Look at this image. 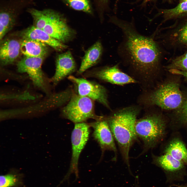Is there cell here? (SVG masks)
Returning <instances> with one entry per match:
<instances>
[{"label": "cell", "instance_id": "obj_5", "mask_svg": "<svg viewBox=\"0 0 187 187\" xmlns=\"http://www.w3.org/2000/svg\"><path fill=\"white\" fill-rule=\"evenodd\" d=\"M145 102L166 110L181 107L183 97L179 85L174 82H170L160 86L147 96Z\"/></svg>", "mask_w": 187, "mask_h": 187}, {"label": "cell", "instance_id": "obj_23", "mask_svg": "<svg viewBox=\"0 0 187 187\" xmlns=\"http://www.w3.org/2000/svg\"><path fill=\"white\" fill-rule=\"evenodd\" d=\"M174 39L180 44L187 46V23L178 28L173 35Z\"/></svg>", "mask_w": 187, "mask_h": 187}, {"label": "cell", "instance_id": "obj_22", "mask_svg": "<svg viewBox=\"0 0 187 187\" xmlns=\"http://www.w3.org/2000/svg\"><path fill=\"white\" fill-rule=\"evenodd\" d=\"M20 180L16 175L9 174L0 176V187H11L20 183Z\"/></svg>", "mask_w": 187, "mask_h": 187}, {"label": "cell", "instance_id": "obj_9", "mask_svg": "<svg viewBox=\"0 0 187 187\" xmlns=\"http://www.w3.org/2000/svg\"><path fill=\"white\" fill-rule=\"evenodd\" d=\"M43 30L63 43L72 40L76 34L75 30L68 25L64 17L54 10L49 21Z\"/></svg>", "mask_w": 187, "mask_h": 187}, {"label": "cell", "instance_id": "obj_20", "mask_svg": "<svg viewBox=\"0 0 187 187\" xmlns=\"http://www.w3.org/2000/svg\"><path fill=\"white\" fill-rule=\"evenodd\" d=\"M161 12L166 20L183 16L187 13V1L180 3L174 8L164 10Z\"/></svg>", "mask_w": 187, "mask_h": 187}, {"label": "cell", "instance_id": "obj_24", "mask_svg": "<svg viewBox=\"0 0 187 187\" xmlns=\"http://www.w3.org/2000/svg\"><path fill=\"white\" fill-rule=\"evenodd\" d=\"M181 107L179 114V118L182 122L187 125V98Z\"/></svg>", "mask_w": 187, "mask_h": 187}, {"label": "cell", "instance_id": "obj_21", "mask_svg": "<svg viewBox=\"0 0 187 187\" xmlns=\"http://www.w3.org/2000/svg\"><path fill=\"white\" fill-rule=\"evenodd\" d=\"M72 9L89 14L92 12L89 0H64Z\"/></svg>", "mask_w": 187, "mask_h": 187}, {"label": "cell", "instance_id": "obj_15", "mask_svg": "<svg viewBox=\"0 0 187 187\" xmlns=\"http://www.w3.org/2000/svg\"><path fill=\"white\" fill-rule=\"evenodd\" d=\"M21 41L9 39L2 41L0 47V60L2 65L12 63L21 52Z\"/></svg>", "mask_w": 187, "mask_h": 187}, {"label": "cell", "instance_id": "obj_18", "mask_svg": "<svg viewBox=\"0 0 187 187\" xmlns=\"http://www.w3.org/2000/svg\"><path fill=\"white\" fill-rule=\"evenodd\" d=\"M165 152L187 165V149L180 139L177 138L173 139L166 147Z\"/></svg>", "mask_w": 187, "mask_h": 187}, {"label": "cell", "instance_id": "obj_29", "mask_svg": "<svg viewBox=\"0 0 187 187\" xmlns=\"http://www.w3.org/2000/svg\"><path fill=\"white\" fill-rule=\"evenodd\" d=\"M152 0H143L144 2L145 3L146 2H147L149 1H151Z\"/></svg>", "mask_w": 187, "mask_h": 187}, {"label": "cell", "instance_id": "obj_3", "mask_svg": "<svg viewBox=\"0 0 187 187\" xmlns=\"http://www.w3.org/2000/svg\"><path fill=\"white\" fill-rule=\"evenodd\" d=\"M165 125L162 117L155 114H147L137 120L136 133L143 146L141 154L153 148L162 139L165 134Z\"/></svg>", "mask_w": 187, "mask_h": 187}, {"label": "cell", "instance_id": "obj_8", "mask_svg": "<svg viewBox=\"0 0 187 187\" xmlns=\"http://www.w3.org/2000/svg\"><path fill=\"white\" fill-rule=\"evenodd\" d=\"M153 163L164 172L166 183L183 181L186 173L185 164L167 153L160 156H153Z\"/></svg>", "mask_w": 187, "mask_h": 187}, {"label": "cell", "instance_id": "obj_7", "mask_svg": "<svg viewBox=\"0 0 187 187\" xmlns=\"http://www.w3.org/2000/svg\"><path fill=\"white\" fill-rule=\"evenodd\" d=\"M68 79L74 84L77 94L97 101L110 109L107 91L103 86L94 82L73 76H69Z\"/></svg>", "mask_w": 187, "mask_h": 187}, {"label": "cell", "instance_id": "obj_13", "mask_svg": "<svg viewBox=\"0 0 187 187\" xmlns=\"http://www.w3.org/2000/svg\"><path fill=\"white\" fill-rule=\"evenodd\" d=\"M56 64L55 72L51 79L54 85L74 72L76 68L75 62L70 50L58 55L56 58Z\"/></svg>", "mask_w": 187, "mask_h": 187}, {"label": "cell", "instance_id": "obj_27", "mask_svg": "<svg viewBox=\"0 0 187 187\" xmlns=\"http://www.w3.org/2000/svg\"><path fill=\"white\" fill-rule=\"evenodd\" d=\"M101 4L105 5L106 4L108 1V0H98Z\"/></svg>", "mask_w": 187, "mask_h": 187}, {"label": "cell", "instance_id": "obj_2", "mask_svg": "<svg viewBox=\"0 0 187 187\" xmlns=\"http://www.w3.org/2000/svg\"><path fill=\"white\" fill-rule=\"evenodd\" d=\"M139 112L136 107H128L114 112L106 118L123 160L129 168L130 150L137 137L135 125Z\"/></svg>", "mask_w": 187, "mask_h": 187}, {"label": "cell", "instance_id": "obj_16", "mask_svg": "<svg viewBox=\"0 0 187 187\" xmlns=\"http://www.w3.org/2000/svg\"><path fill=\"white\" fill-rule=\"evenodd\" d=\"M103 51L101 42L98 41L90 47L85 52L82 58L77 74H82L88 69L97 64L102 57Z\"/></svg>", "mask_w": 187, "mask_h": 187}, {"label": "cell", "instance_id": "obj_6", "mask_svg": "<svg viewBox=\"0 0 187 187\" xmlns=\"http://www.w3.org/2000/svg\"><path fill=\"white\" fill-rule=\"evenodd\" d=\"M90 127V124L85 122L75 123L71 137L72 154L70 165L60 184L68 179L72 173L75 174L76 179L79 178L78 160L89 138Z\"/></svg>", "mask_w": 187, "mask_h": 187}, {"label": "cell", "instance_id": "obj_25", "mask_svg": "<svg viewBox=\"0 0 187 187\" xmlns=\"http://www.w3.org/2000/svg\"><path fill=\"white\" fill-rule=\"evenodd\" d=\"M170 72L173 74L181 75L185 77L187 79V71L181 70L176 69H170Z\"/></svg>", "mask_w": 187, "mask_h": 187}, {"label": "cell", "instance_id": "obj_31", "mask_svg": "<svg viewBox=\"0 0 187 187\" xmlns=\"http://www.w3.org/2000/svg\"><path fill=\"white\" fill-rule=\"evenodd\" d=\"M185 15H187V13H186V14H185Z\"/></svg>", "mask_w": 187, "mask_h": 187}, {"label": "cell", "instance_id": "obj_19", "mask_svg": "<svg viewBox=\"0 0 187 187\" xmlns=\"http://www.w3.org/2000/svg\"><path fill=\"white\" fill-rule=\"evenodd\" d=\"M53 10L50 8L39 10L33 7H31L27 8L26 11L32 17L33 25L43 29L49 21Z\"/></svg>", "mask_w": 187, "mask_h": 187}, {"label": "cell", "instance_id": "obj_14", "mask_svg": "<svg viewBox=\"0 0 187 187\" xmlns=\"http://www.w3.org/2000/svg\"><path fill=\"white\" fill-rule=\"evenodd\" d=\"M21 36L22 39L34 40L44 43L58 51L66 49L68 46L53 38L44 30L31 26L22 31Z\"/></svg>", "mask_w": 187, "mask_h": 187}, {"label": "cell", "instance_id": "obj_12", "mask_svg": "<svg viewBox=\"0 0 187 187\" xmlns=\"http://www.w3.org/2000/svg\"><path fill=\"white\" fill-rule=\"evenodd\" d=\"M113 84L119 85L136 82L134 79L122 71L117 65L105 66L93 70L89 75Z\"/></svg>", "mask_w": 187, "mask_h": 187}, {"label": "cell", "instance_id": "obj_4", "mask_svg": "<svg viewBox=\"0 0 187 187\" xmlns=\"http://www.w3.org/2000/svg\"><path fill=\"white\" fill-rule=\"evenodd\" d=\"M93 100L74 92L62 110L63 116L75 123L85 122L89 119L96 121L103 118L95 113Z\"/></svg>", "mask_w": 187, "mask_h": 187}, {"label": "cell", "instance_id": "obj_17", "mask_svg": "<svg viewBox=\"0 0 187 187\" xmlns=\"http://www.w3.org/2000/svg\"><path fill=\"white\" fill-rule=\"evenodd\" d=\"M48 46L37 41L22 39L21 41V52L24 56L45 57L48 51Z\"/></svg>", "mask_w": 187, "mask_h": 187}, {"label": "cell", "instance_id": "obj_1", "mask_svg": "<svg viewBox=\"0 0 187 187\" xmlns=\"http://www.w3.org/2000/svg\"><path fill=\"white\" fill-rule=\"evenodd\" d=\"M111 21L123 32L124 39L120 50L125 59L136 71L148 77L160 60L157 44L152 38L139 33L131 23L115 16Z\"/></svg>", "mask_w": 187, "mask_h": 187}, {"label": "cell", "instance_id": "obj_10", "mask_svg": "<svg viewBox=\"0 0 187 187\" xmlns=\"http://www.w3.org/2000/svg\"><path fill=\"white\" fill-rule=\"evenodd\" d=\"M45 57L24 56L18 63L17 68L18 72L27 74L36 86L47 92V87L41 67Z\"/></svg>", "mask_w": 187, "mask_h": 187}, {"label": "cell", "instance_id": "obj_11", "mask_svg": "<svg viewBox=\"0 0 187 187\" xmlns=\"http://www.w3.org/2000/svg\"><path fill=\"white\" fill-rule=\"evenodd\" d=\"M90 124L94 130L93 137L98 144L102 152L106 150L111 151L116 155L117 149L114 138L107 119L104 117Z\"/></svg>", "mask_w": 187, "mask_h": 187}, {"label": "cell", "instance_id": "obj_30", "mask_svg": "<svg viewBox=\"0 0 187 187\" xmlns=\"http://www.w3.org/2000/svg\"><path fill=\"white\" fill-rule=\"evenodd\" d=\"M183 2L187 1V0H182Z\"/></svg>", "mask_w": 187, "mask_h": 187}, {"label": "cell", "instance_id": "obj_26", "mask_svg": "<svg viewBox=\"0 0 187 187\" xmlns=\"http://www.w3.org/2000/svg\"><path fill=\"white\" fill-rule=\"evenodd\" d=\"M170 186V187L172 186L175 187H187V182L184 184H173L171 185Z\"/></svg>", "mask_w": 187, "mask_h": 187}, {"label": "cell", "instance_id": "obj_28", "mask_svg": "<svg viewBox=\"0 0 187 187\" xmlns=\"http://www.w3.org/2000/svg\"><path fill=\"white\" fill-rule=\"evenodd\" d=\"M183 55L185 57L187 58V51Z\"/></svg>", "mask_w": 187, "mask_h": 187}]
</instances>
